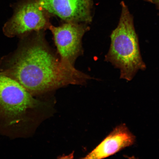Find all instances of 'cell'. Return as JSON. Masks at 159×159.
<instances>
[{
	"instance_id": "cell-1",
	"label": "cell",
	"mask_w": 159,
	"mask_h": 159,
	"mask_svg": "<svg viewBox=\"0 0 159 159\" xmlns=\"http://www.w3.org/2000/svg\"><path fill=\"white\" fill-rule=\"evenodd\" d=\"M0 72L33 95L69 85H82L90 77L59 59L37 37L1 59Z\"/></svg>"
},
{
	"instance_id": "cell-2",
	"label": "cell",
	"mask_w": 159,
	"mask_h": 159,
	"mask_svg": "<svg viewBox=\"0 0 159 159\" xmlns=\"http://www.w3.org/2000/svg\"><path fill=\"white\" fill-rule=\"evenodd\" d=\"M118 26L111 35L110 49L105 60L120 70V78L130 81L146 65L140 54L139 41L135 31L134 18L124 2Z\"/></svg>"
},
{
	"instance_id": "cell-3",
	"label": "cell",
	"mask_w": 159,
	"mask_h": 159,
	"mask_svg": "<svg viewBox=\"0 0 159 159\" xmlns=\"http://www.w3.org/2000/svg\"><path fill=\"white\" fill-rule=\"evenodd\" d=\"M39 104L20 83L0 72V130L15 136L28 111Z\"/></svg>"
},
{
	"instance_id": "cell-4",
	"label": "cell",
	"mask_w": 159,
	"mask_h": 159,
	"mask_svg": "<svg viewBox=\"0 0 159 159\" xmlns=\"http://www.w3.org/2000/svg\"><path fill=\"white\" fill-rule=\"evenodd\" d=\"M44 12L37 0H25L16 7L12 16L4 25V34L9 37H21L44 29L48 25Z\"/></svg>"
},
{
	"instance_id": "cell-5",
	"label": "cell",
	"mask_w": 159,
	"mask_h": 159,
	"mask_svg": "<svg viewBox=\"0 0 159 159\" xmlns=\"http://www.w3.org/2000/svg\"><path fill=\"white\" fill-rule=\"evenodd\" d=\"M60 58L65 62L73 65L80 52L81 42L86 29L80 23L67 22L59 26L51 25Z\"/></svg>"
},
{
	"instance_id": "cell-6",
	"label": "cell",
	"mask_w": 159,
	"mask_h": 159,
	"mask_svg": "<svg viewBox=\"0 0 159 159\" xmlns=\"http://www.w3.org/2000/svg\"><path fill=\"white\" fill-rule=\"evenodd\" d=\"M45 12L67 22L89 23L92 21L91 0H37Z\"/></svg>"
},
{
	"instance_id": "cell-7",
	"label": "cell",
	"mask_w": 159,
	"mask_h": 159,
	"mask_svg": "<svg viewBox=\"0 0 159 159\" xmlns=\"http://www.w3.org/2000/svg\"><path fill=\"white\" fill-rule=\"evenodd\" d=\"M136 138L125 124L115 128L94 150L85 157L86 159H102L112 156L124 148L134 144Z\"/></svg>"
},
{
	"instance_id": "cell-8",
	"label": "cell",
	"mask_w": 159,
	"mask_h": 159,
	"mask_svg": "<svg viewBox=\"0 0 159 159\" xmlns=\"http://www.w3.org/2000/svg\"><path fill=\"white\" fill-rule=\"evenodd\" d=\"M145 1L154 4L156 6L157 9L159 11V0H145Z\"/></svg>"
}]
</instances>
